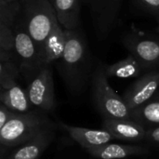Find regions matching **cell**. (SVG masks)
Instances as JSON below:
<instances>
[{"instance_id": "cell-1", "label": "cell", "mask_w": 159, "mask_h": 159, "mask_svg": "<svg viewBox=\"0 0 159 159\" xmlns=\"http://www.w3.org/2000/svg\"><path fill=\"white\" fill-rule=\"evenodd\" d=\"M65 30V29H64ZM66 45L59 62V72L74 92L83 90L91 71V54L81 28L65 30Z\"/></svg>"}, {"instance_id": "cell-2", "label": "cell", "mask_w": 159, "mask_h": 159, "mask_svg": "<svg viewBox=\"0 0 159 159\" xmlns=\"http://www.w3.org/2000/svg\"><path fill=\"white\" fill-rule=\"evenodd\" d=\"M18 20L38 47L42 58L46 39L59 22L50 0H20Z\"/></svg>"}, {"instance_id": "cell-3", "label": "cell", "mask_w": 159, "mask_h": 159, "mask_svg": "<svg viewBox=\"0 0 159 159\" xmlns=\"http://www.w3.org/2000/svg\"><path fill=\"white\" fill-rule=\"evenodd\" d=\"M53 129V123L45 115L34 112L19 113L0 129V143L2 148L18 147Z\"/></svg>"}, {"instance_id": "cell-4", "label": "cell", "mask_w": 159, "mask_h": 159, "mask_svg": "<svg viewBox=\"0 0 159 159\" xmlns=\"http://www.w3.org/2000/svg\"><path fill=\"white\" fill-rule=\"evenodd\" d=\"M92 97L96 108L104 118L131 119V111L110 86L104 65H99L92 75Z\"/></svg>"}, {"instance_id": "cell-5", "label": "cell", "mask_w": 159, "mask_h": 159, "mask_svg": "<svg viewBox=\"0 0 159 159\" xmlns=\"http://www.w3.org/2000/svg\"><path fill=\"white\" fill-rule=\"evenodd\" d=\"M12 27L15 34V53L20 74L31 80L44 68L40 51L18 18Z\"/></svg>"}, {"instance_id": "cell-6", "label": "cell", "mask_w": 159, "mask_h": 159, "mask_svg": "<svg viewBox=\"0 0 159 159\" xmlns=\"http://www.w3.org/2000/svg\"><path fill=\"white\" fill-rule=\"evenodd\" d=\"M26 92L32 106L38 111L48 113L54 109V81L50 66L42 68L37 75L30 80Z\"/></svg>"}, {"instance_id": "cell-7", "label": "cell", "mask_w": 159, "mask_h": 159, "mask_svg": "<svg viewBox=\"0 0 159 159\" xmlns=\"http://www.w3.org/2000/svg\"><path fill=\"white\" fill-rule=\"evenodd\" d=\"M123 43L143 69L159 66V37L129 33L124 36Z\"/></svg>"}, {"instance_id": "cell-8", "label": "cell", "mask_w": 159, "mask_h": 159, "mask_svg": "<svg viewBox=\"0 0 159 159\" xmlns=\"http://www.w3.org/2000/svg\"><path fill=\"white\" fill-rule=\"evenodd\" d=\"M84 1L89 5L98 35L101 38H105L116 23L123 0Z\"/></svg>"}, {"instance_id": "cell-9", "label": "cell", "mask_w": 159, "mask_h": 159, "mask_svg": "<svg viewBox=\"0 0 159 159\" xmlns=\"http://www.w3.org/2000/svg\"><path fill=\"white\" fill-rule=\"evenodd\" d=\"M158 88L159 71H151L132 83L124 92L123 99L132 113L152 100Z\"/></svg>"}, {"instance_id": "cell-10", "label": "cell", "mask_w": 159, "mask_h": 159, "mask_svg": "<svg viewBox=\"0 0 159 159\" xmlns=\"http://www.w3.org/2000/svg\"><path fill=\"white\" fill-rule=\"evenodd\" d=\"M61 128L68 132L70 137L75 141L81 147L87 151L99 147L101 145L111 143L112 140L116 139L109 131L105 129H87L81 127H74L66 125L62 122L60 123Z\"/></svg>"}, {"instance_id": "cell-11", "label": "cell", "mask_w": 159, "mask_h": 159, "mask_svg": "<svg viewBox=\"0 0 159 159\" xmlns=\"http://www.w3.org/2000/svg\"><path fill=\"white\" fill-rule=\"evenodd\" d=\"M102 129L109 131L116 139L139 142L145 139V128L140 123L131 119L103 118Z\"/></svg>"}, {"instance_id": "cell-12", "label": "cell", "mask_w": 159, "mask_h": 159, "mask_svg": "<svg viewBox=\"0 0 159 159\" xmlns=\"http://www.w3.org/2000/svg\"><path fill=\"white\" fill-rule=\"evenodd\" d=\"M65 30L60 24V22H58L53 27L52 31L50 32L44 44L42 52L44 67L50 66L53 62L61 59L65 49Z\"/></svg>"}, {"instance_id": "cell-13", "label": "cell", "mask_w": 159, "mask_h": 159, "mask_svg": "<svg viewBox=\"0 0 159 159\" xmlns=\"http://www.w3.org/2000/svg\"><path fill=\"white\" fill-rule=\"evenodd\" d=\"M54 139V129L47 130L31 141L16 147L8 159H38Z\"/></svg>"}, {"instance_id": "cell-14", "label": "cell", "mask_w": 159, "mask_h": 159, "mask_svg": "<svg viewBox=\"0 0 159 159\" xmlns=\"http://www.w3.org/2000/svg\"><path fill=\"white\" fill-rule=\"evenodd\" d=\"M60 24L65 30L80 28V0H50Z\"/></svg>"}, {"instance_id": "cell-15", "label": "cell", "mask_w": 159, "mask_h": 159, "mask_svg": "<svg viewBox=\"0 0 159 159\" xmlns=\"http://www.w3.org/2000/svg\"><path fill=\"white\" fill-rule=\"evenodd\" d=\"M88 152L97 159H123L132 156L145 155L149 150L145 147L108 143L99 147H94Z\"/></svg>"}, {"instance_id": "cell-16", "label": "cell", "mask_w": 159, "mask_h": 159, "mask_svg": "<svg viewBox=\"0 0 159 159\" xmlns=\"http://www.w3.org/2000/svg\"><path fill=\"white\" fill-rule=\"evenodd\" d=\"M0 102L10 110L20 114L31 112L33 107L26 89H23L17 82L0 89Z\"/></svg>"}, {"instance_id": "cell-17", "label": "cell", "mask_w": 159, "mask_h": 159, "mask_svg": "<svg viewBox=\"0 0 159 159\" xmlns=\"http://www.w3.org/2000/svg\"><path fill=\"white\" fill-rule=\"evenodd\" d=\"M143 69L142 64L131 54L116 63L104 66L106 76L116 78L137 77L141 75Z\"/></svg>"}, {"instance_id": "cell-18", "label": "cell", "mask_w": 159, "mask_h": 159, "mask_svg": "<svg viewBox=\"0 0 159 159\" xmlns=\"http://www.w3.org/2000/svg\"><path fill=\"white\" fill-rule=\"evenodd\" d=\"M131 118L143 126L150 125L159 127V98L150 100L148 102L133 111Z\"/></svg>"}, {"instance_id": "cell-19", "label": "cell", "mask_w": 159, "mask_h": 159, "mask_svg": "<svg viewBox=\"0 0 159 159\" xmlns=\"http://www.w3.org/2000/svg\"><path fill=\"white\" fill-rule=\"evenodd\" d=\"M20 74L19 65L15 62H0V88L4 89L17 82Z\"/></svg>"}, {"instance_id": "cell-20", "label": "cell", "mask_w": 159, "mask_h": 159, "mask_svg": "<svg viewBox=\"0 0 159 159\" xmlns=\"http://www.w3.org/2000/svg\"><path fill=\"white\" fill-rule=\"evenodd\" d=\"M20 10V2L19 4H9L0 0V23L13 26Z\"/></svg>"}, {"instance_id": "cell-21", "label": "cell", "mask_w": 159, "mask_h": 159, "mask_svg": "<svg viewBox=\"0 0 159 159\" xmlns=\"http://www.w3.org/2000/svg\"><path fill=\"white\" fill-rule=\"evenodd\" d=\"M0 49L15 51V34L12 26L0 23Z\"/></svg>"}, {"instance_id": "cell-22", "label": "cell", "mask_w": 159, "mask_h": 159, "mask_svg": "<svg viewBox=\"0 0 159 159\" xmlns=\"http://www.w3.org/2000/svg\"><path fill=\"white\" fill-rule=\"evenodd\" d=\"M135 2L144 11L159 16V0H135Z\"/></svg>"}, {"instance_id": "cell-23", "label": "cell", "mask_w": 159, "mask_h": 159, "mask_svg": "<svg viewBox=\"0 0 159 159\" xmlns=\"http://www.w3.org/2000/svg\"><path fill=\"white\" fill-rule=\"evenodd\" d=\"M17 114L12 110H10L9 108H7L6 105L1 104L0 105V129L3 128L10 119H12L14 116H17Z\"/></svg>"}, {"instance_id": "cell-24", "label": "cell", "mask_w": 159, "mask_h": 159, "mask_svg": "<svg viewBox=\"0 0 159 159\" xmlns=\"http://www.w3.org/2000/svg\"><path fill=\"white\" fill-rule=\"evenodd\" d=\"M145 140L151 143L159 145V127H156V128L147 129Z\"/></svg>"}, {"instance_id": "cell-25", "label": "cell", "mask_w": 159, "mask_h": 159, "mask_svg": "<svg viewBox=\"0 0 159 159\" xmlns=\"http://www.w3.org/2000/svg\"><path fill=\"white\" fill-rule=\"evenodd\" d=\"M6 1L7 3H9V4H19L20 2V0H4Z\"/></svg>"}, {"instance_id": "cell-26", "label": "cell", "mask_w": 159, "mask_h": 159, "mask_svg": "<svg viewBox=\"0 0 159 159\" xmlns=\"http://www.w3.org/2000/svg\"><path fill=\"white\" fill-rule=\"evenodd\" d=\"M157 20H158V25H157V32L159 34V16L157 17Z\"/></svg>"}, {"instance_id": "cell-27", "label": "cell", "mask_w": 159, "mask_h": 159, "mask_svg": "<svg viewBox=\"0 0 159 159\" xmlns=\"http://www.w3.org/2000/svg\"><path fill=\"white\" fill-rule=\"evenodd\" d=\"M80 1H81V2H82V1H84V0H80Z\"/></svg>"}]
</instances>
